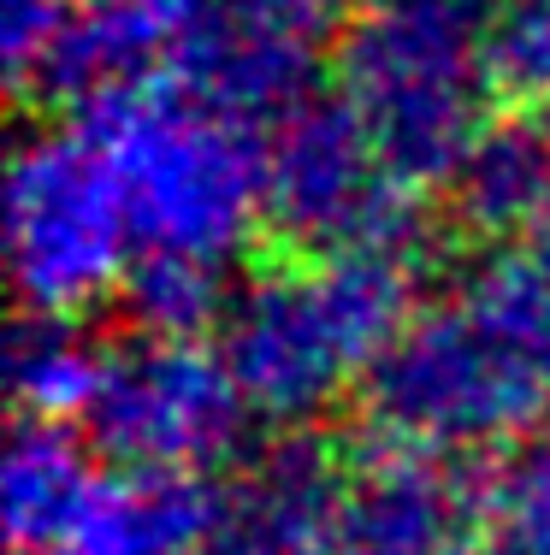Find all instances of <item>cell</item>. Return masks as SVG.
Wrapping results in <instances>:
<instances>
[{"label":"cell","instance_id":"6da1fadb","mask_svg":"<svg viewBox=\"0 0 550 555\" xmlns=\"http://www.w3.org/2000/svg\"><path fill=\"white\" fill-rule=\"evenodd\" d=\"M421 260L402 248H337L320 267L243 284L219 325V354L243 402L279 426L325 414L421 313Z\"/></svg>","mask_w":550,"mask_h":555},{"label":"cell","instance_id":"7a4b0ae2","mask_svg":"<svg viewBox=\"0 0 550 555\" xmlns=\"http://www.w3.org/2000/svg\"><path fill=\"white\" fill-rule=\"evenodd\" d=\"M77 125L107 154L142 255L226 267L267 219V149L190 89H119Z\"/></svg>","mask_w":550,"mask_h":555},{"label":"cell","instance_id":"3957f363","mask_svg":"<svg viewBox=\"0 0 550 555\" xmlns=\"http://www.w3.org/2000/svg\"><path fill=\"white\" fill-rule=\"evenodd\" d=\"M491 18L468 0H373L337 48V101L409 190L450 183L486 130Z\"/></svg>","mask_w":550,"mask_h":555},{"label":"cell","instance_id":"277c9868","mask_svg":"<svg viewBox=\"0 0 550 555\" xmlns=\"http://www.w3.org/2000/svg\"><path fill=\"white\" fill-rule=\"evenodd\" d=\"M367 431L391 455H474L550 408V366L527 354L474 301L421 308L361 378Z\"/></svg>","mask_w":550,"mask_h":555},{"label":"cell","instance_id":"5b68a950","mask_svg":"<svg viewBox=\"0 0 550 555\" xmlns=\"http://www.w3.org/2000/svg\"><path fill=\"white\" fill-rule=\"evenodd\" d=\"M137 236L119 178L84 125L36 130L7 166V267L30 313H72L125 289Z\"/></svg>","mask_w":550,"mask_h":555},{"label":"cell","instance_id":"8992f818","mask_svg":"<svg viewBox=\"0 0 550 555\" xmlns=\"http://www.w3.org/2000/svg\"><path fill=\"white\" fill-rule=\"evenodd\" d=\"M255 408L243 402L226 354L207 343L130 337L107 349L89 414L77 420L95 455L142 479H207L238 455Z\"/></svg>","mask_w":550,"mask_h":555},{"label":"cell","instance_id":"52a82bcc","mask_svg":"<svg viewBox=\"0 0 550 555\" xmlns=\"http://www.w3.org/2000/svg\"><path fill=\"white\" fill-rule=\"evenodd\" d=\"M267 224L291 243L337 248H402L426 255V214L402 178L379 160L361 118L332 95H314L267 142Z\"/></svg>","mask_w":550,"mask_h":555},{"label":"cell","instance_id":"ba28073f","mask_svg":"<svg viewBox=\"0 0 550 555\" xmlns=\"http://www.w3.org/2000/svg\"><path fill=\"white\" fill-rule=\"evenodd\" d=\"M314 72H320L314 36L260 24L226 0L207 18H195L178 48V89H190L202 107L238 118L248 130H279L291 113H303L314 101Z\"/></svg>","mask_w":550,"mask_h":555},{"label":"cell","instance_id":"9c48e42d","mask_svg":"<svg viewBox=\"0 0 550 555\" xmlns=\"http://www.w3.org/2000/svg\"><path fill=\"white\" fill-rule=\"evenodd\" d=\"M231 538V496L207 479H101L89 508L42 555H214Z\"/></svg>","mask_w":550,"mask_h":555},{"label":"cell","instance_id":"30bf717a","mask_svg":"<svg viewBox=\"0 0 550 555\" xmlns=\"http://www.w3.org/2000/svg\"><path fill=\"white\" fill-rule=\"evenodd\" d=\"M349 485L332 449L314 438L272 443L231 491V544L260 555H320L337 532Z\"/></svg>","mask_w":550,"mask_h":555},{"label":"cell","instance_id":"8fae6325","mask_svg":"<svg viewBox=\"0 0 550 555\" xmlns=\"http://www.w3.org/2000/svg\"><path fill=\"white\" fill-rule=\"evenodd\" d=\"M456 520L462 491L438 473V461L379 449V461L349 485L337 532L320 555H450L462 544Z\"/></svg>","mask_w":550,"mask_h":555},{"label":"cell","instance_id":"7c38bea8","mask_svg":"<svg viewBox=\"0 0 550 555\" xmlns=\"http://www.w3.org/2000/svg\"><path fill=\"white\" fill-rule=\"evenodd\" d=\"M166 42H172V30L149 12L125 7V0H77L24 95L72 101L77 113H89L95 101L137 89L149 65L166 54Z\"/></svg>","mask_w":550,"mask_h":555},{"label":"cell","instance_id":"4fadbf2b","mask_svg":"<svg viewBox=\"0 0 550 555\" xmlns=\"http://www.w3.org/2000/svg\"><path fill=\"white\" fill-rule=\"evenodd\" d=\"M89 449L95 443H84L72 426H48V420L12 426L7 461H0V520L18 555H42L48 544H60L65 526L101 491Z\"/></svg>","mask_w":550,"mask_h":555},{"label":"cell","instance_id":"5bb4252c","mask_svg":"<svg viewBox=\"0 0 550 555\" xmlns=\"http://www.w3.org/2000/svg\"><path fill=\"white\" fill-rule=\"evenodd\" d=\"M456 214L479 236H527V224L550 202V113L486 118L474 149L450 178Z\"/></svg>","mask_w":550,"mask_h":555},{"label":"cell","instance_id":"9a60e30c","mask_svg":"<svg viewBox=\"0 0 550 555\" xmlns=\"http://www.w3.org/2000/svg\"><path fill=\"white\" fill-rule=\"evenodd\" d=\"M101 361H107V349H95L72 320L30 313L12 332V349H7L12 402L24 408V420H48V426L84 420L89 396L101 385Z\"/></svg>","mask_w":550,"mask_h":555},{"label":"cell","instance_id":"2e32d148","mask_svg":"<svg viewBox=\"0 0 550 555\" xmlns=\"http://www.w3.org/2000/svg\"><path fill=\"white\" fill-rule=\"evenodd\" d=\"M119 296H125V313L137 325V337L202 343V332L226 325V313H231L219 267H207V260H172V255H142Z\"/></svg>","mask_w":550,"mask_h":555},{"label":"cell","instance_id":"e0dca14e","mask_svg":"<svg viewBox=\"0 0 550 555\" xmlns=\"http://www.w3.org/2000/svg\"><path fill=\"white\" fill-rule=\"evenodd\" d=\"M491 520L503 555H550V431L521 443L491 479Z\"/></svg>","mask_w":550,"mask_h":555},{"label":"cell","instance_id":"ac0fdd59","mask_svg":"<svg viewBox=\"0 0 550 555\" xmlns=\"http://www.w3.org/2000/svg\"><path fill=\"white\" fill-rule=\"evenodd\" d=\"M497 89L527 113H550V0H509L486 42Z\"/></svg>","mask_w":550,"mask_h":555},{"label":"cell","instance_id":"d6986e66","mask_svg":"<svg viewBox=\"0 0 550 555\" xmlns=\"http://www.w3.org/2000/svg\"><path fill=\"white\" fill-rule=\"evenodd\" d=\"M77 0H0V60H7L12 89H30V77L42 72L54 36L65 30Z\"/></svg>","mask_w":550,"mask_h":555},{"label":"cell","instance_id":"ffe728a7","mask_svg":"<svg viewBox=\"0 0 550 555\" xmlns=\"http://www.w3.org/2000/svg\"><path fill=\"white\" fill-rule=\"evenodd\" d=\"M226 7H238V12H248V18H260V24H279V30H296V36H314V42H320V30L337 18L344 0H226Z\"/></svg>","mask_w":550,"mask_h":555},{"label":"cell","instance_id":"44dd1931","mask_svg":"<svg viewBox=\"0 0 550 555\" xmlns=\"http://www.w3.org/2000/svg\"><path fill=\"white\" fill-rule=\"evenodd\" d=\"M125 7H137V12H149V18H161L172 36H183L195 18H207V12L219 7V0H125Z\"/></svg>","mask_w":550,"mask_h":555},{"label":"cell","instance_id":"7402d4cb","mask_svg":"<svg viewBox=\"0 0 550 555\" xmlns=\"http://www.w3.org/2000/svg\"><path fill=\"white\" fill-rule=\"evenodd\" d=\"M521 248H527L533 260H539V267L550 272V202H545V214L527 224V236H521Z\"/></svg>","mask_w":550,"mask_h":555},{"label":"cell","instance_id":"603a6c76","mask_svg":"<svg viewBox=\"0 0 550 555\" xmlns=\"http://www.w3.org/2000/svg\"><path fill=\"white\" fill-rule=\"evenodd\" d=\"M450 555H503V550H497V544H474V538H462V544H456Z\"/></svg>","mask_w":550,"mask_h":555},{"label":"cell","instance_id":"cb8c5ba5","mask_svg":"<svg viewBox=\"0 0 550 555\" xmlns=\"http://www.w3.org/2000/svg\"><path fill=\"white\" fill-rule=\"evenodd\" d=\"M214 555H260V550H243V544H226V550H214Z\"/></svg>","mask_w":550,"mask_h":555}]
</instances>
